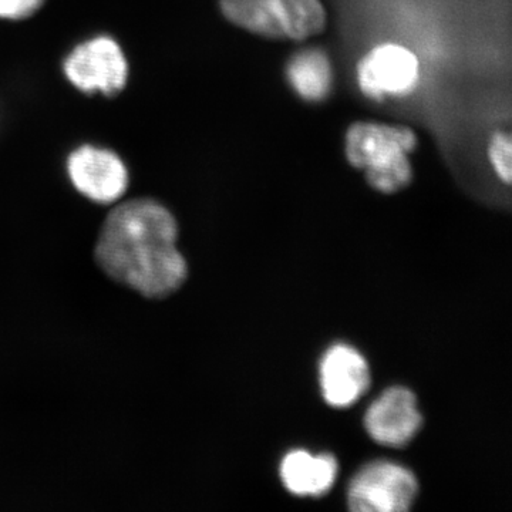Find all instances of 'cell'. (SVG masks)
Masks as SVG:
<instances>
[{
    "label": "cell",
    "mask_w": 512,
    "mask_h": 512,
    "mask_svg": "<svg viewBox=\"0 0 512 512\" xmlns=\"http://www.w3.org/2000/svg\"><path fill=\"white\" fill-rule=\"evenodd\" d=\"M177 241L171 211L151 198H137L110 212L97 239L96 259L119 284L147 298H165L188 275Z\"/></svg>",
    "instance_id": "cell-1"
},
{
    "label": "cell",
    "mask_w": 512,
    "mask_h": 512,
    "mask_svg": "<svg viewBox=\"0 0 512 512\" xmlns=\"http://www.w3.org/2000/svg\"><path fill=\"white\" fill-rule=\"evenodd\" d=\"M420 136L410 124L360 119L343 131L342 153L350 168L383 195L399 194L414 180L413 154Z\"/></svg>",
    "instance_id": "cell-2"
},
{
    "label": "cell",
    "mask_w": 512,
    "mask_h": 512,
    "mask_svg": "<svg viewBox=\"0 0 512 512\" xmlns=\"http://www.w3.org/2000/svg\"><path fill=\"white\" fill-rule=\"evenodd\" d=\"M229 25L271 42L308 43L328 30L323 0H217Z\"/></svg>",
    "instance_id": "cell-3"
},
{
    "label": "cell",
    "mask_w": 512,
    "mask_h": 512,
    "mask_svg": "<svg viewBox=\"0 0 512 512\" xmlns=\"http://www.w3.org/2000/svg\"><path fill=\"white\" fill-rule=\"evenodd\" d=\"M355 86L373 104L412 99L424 82V64L412 46L399 40H380L356 60Z\"/></svg>",
    "instance_id": "cell-4"
},
{
    "label": "cell",
    "mask_w": 512,
    "mask_h": 512,
    "mask_svg": "<svg viewBox=\"0 0 512 512\" xmlns=\"http://www.w3.org/2000/svg\"><path fill=\"white\" fill-rule=\"evenodd\" d=\"M63 72L80 92L113 97L126 87L127 57L113 37L96 36L74 47L64 59Z\"/></svg>",
    "instance_id": "cell-5"
},
{
    "label": "cell",
    "mask_w": 512,
    "mask_h": 512,
    "mask_svg": "<svg viewBox=\"0 0 512 512\" xmlns=\"http://www.w3.org/2000/svg\"><path fill=\"white\" fill-rule=\"evenodd\" d=\"M419 493L412 471L390 461L367 464L349 485L348 504L357 512H403Z\"/></svg>",
    "instance_id": "cell-6"
},
{
    "label": "cell",
    "mask_w": 512,
    "mask_h": 512,
    "mask_svg": "<svg viewBox=\"0 0 512 512\" xmlns=\"http://www.w3.org/2000/svg\"><path fill=\"white\" fill-rule=\"evenodd\" d=\"M67 174L73 187L97 204H113L128 187V170L121 157L94 144H84L70 153Z\"/></svg>",
    "instance_id": "cell-7"
},
{
    "label": "cell",
    "mask_w": 512,
    "mask_h": 512,
    "mask_svg": "<svg viewBox=\"0 0 512 512\" xmlns=\"http://www.w3.org/2000/svg\"><path fill=\"white\" fill-rule=\"evenodd\" d=\"M421 421L416 396L403 387H393L369 407L365 427L376 443L402 447L419 433Z\"/></svg>",
    "instance_id": "cell-8"
},
{
    "label": "cell",
    "mask_w": 512,
    "mask_h": 512,
    "mask_svg": "<svg viewBox=\"0 0 512 512\" xmlns=\"http://www.w3.org/2000/svg\"><path fill=\"white\" fill-rule=\"evenodd\" d=\"M284 80L296 99L309 106H319L335 93V63L323 47L302 43L286 59Z\"/></svg>",
    "instance_id": "cell-9"
},
{
    "label": "cell",
    "mask_w": 512,
    "mask_h": 512,
    "mask_svg": "<svg viewBox=\"0 0 512 512\" xmlns=\"http://www.w3.org/2000/svg\"><path fill=\"white\" fill-rule=\"evenodd\" d=\"M320 384L330 406H352L369 389L370 372L365 357L348 345L333 346L320 363Z\"/></svg>",
    "instance_id": "cell-10"
},
{
    "label": "cell",
    "mask_w": 512,
    "mask_h": 512,
    "mask_svg": "<svg viewBox=\"0 0 512 512\" xmlns=\"http://www.w3.org/2000/svg\"><path fill=\"white\" fill-rule=\"evenodd\" d=\"M338 461L330 454L313 456L295 450L286 454L281 464V478L286 490L299 497H320L328 493L338 478Z\"/></svg>",
    "instance_id": "cell-11"
},
{
    "label": "cell",
    "mask_w": 512,
    "mask_h": 512,
    "mask_svg": "<svg viewBox=\"0 0 512 512\" xmlns=\"http://www.w3.org/2000/svg\"><path fill=\"white\" fill-rule=\"evenodd\" d=\"M485 158L498 183L511 187L512 137L507 128H494L485 143Z\"/></svg>",
    "instance_id": "cell-12"
},
{
    "label": "cell",
    "mask_w": 512,
    "mask_h": 512,
    "mask_svg": "<svg viewBox=\"0 0 512 512\" xmlns=\"http://www.w3.org/2000/svg\"><path fill=\"white\" fill-rule=\"evenodd\" d=\"M45 0H0V19L29 18L40 9Z\"/></svg>",
    "instance_id": "cell-13"
}]
</instances>
